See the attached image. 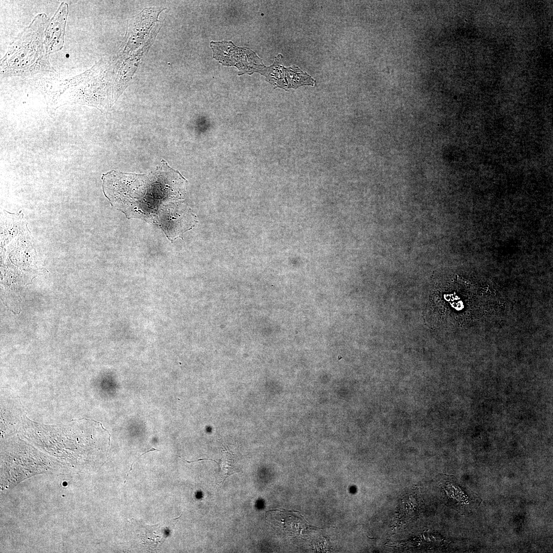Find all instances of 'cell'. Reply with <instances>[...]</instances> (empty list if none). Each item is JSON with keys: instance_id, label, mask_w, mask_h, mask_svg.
Masks as SVG:
<instances>
[{"instance_id": "obj_5", "label": "cell", "mask_w": 553, "mask_h": 553, "mask_svg": "<svg viewBox=\"0 0 553 553\" xmlns=\"http://www.w3.org/2000/svg\"><path fill=\"white\" fill-rule=\"evenodd\" d=\"M218 464L219 469L216 473V481L217 487L220 488L226 479L229 476L238 473L234 458L232 454L229 452H224L222 453V459Z\"/></svg>"}, {"instance_id": "obj_4", "label": "cell", "mask_w": 553, "mask_h": 553, "mask_svg": "<svg viewBox=\"0 0 553 553\" xmlns=\"http://www.w3.org/2000/svg\"><path fill=\"white\" fill-rule=\"evenodd\" d=\"M68 5L62 2L49 22L45 32L44 46L49 54L60 51L63 47Z\"/></svg>"}, {"instance_id": "obj_2", "label": "cell", "mask_w": 553, "mask_h": 553, "mask_svg": "<svg viewBox=\"0 0 553 553\" xmlns=\"http://www.w3.org/2000/svg\"><path fill=\"white\" fill-rule=\"evenodd\" d=\"M49 22L45 13L38 14L11 42L1 61L2 77L20 76L32 80L58 75L44 46L45 32Z\"/></svg>"}, {"instance_id": "obj_6", "label": "cell", "mask_w": 553, "mask_h": 553, "mask_svg": "<svg viewBox=\"0 0 553 553\" xmlns=\"http://www.w3.org/2000/svg\"><path fill=\"white\" fill-rule=\"evenodd\" d=\"M285 70L288 88L296 89L303 86H314L315 84L314 79L298 67H288Z\"/></svg>"}, {"instance_id": "obj_1", "label": "cell", "mask_w": 553, "mask_h": 553, "mask_svg": "<svg viewBox=\"0 0 553 553\" xmlns=\"http://www.w3.org/2000/svg\"><path fill=\"white\" fill-rule=\"evenodd\" d=\"M101 179L103 193L113 207L128 219L157 225L171 241L197 222L190 209L179 201L187 181L164 160L148 174L112 170L103 174Z\"/></svg>"}, {"instance_id": "obj_3", "label": "cell", "mask_w": 553, "mask_h": 553, "mask_svg": "<svg viewBox=\"0 0 553 553\" xmlns=\"http://www.w3.org/2000/svg\"><path fill=\"white\" fill-rule=\"evenodd\" d=\"M105 69V65L100 63L74 77L51 80L48 92L50 99L56 102L53 112L70 104L93 106L102 112L110 109L117 99L113 86L103 79Z\"/></svg>"}, {"instance_id": "obj_7", "label": "cell", "mask_w": 553, "mask_h": 553, "mask_svg": "<svg viewBox=\"0 0 553 553\" xmlns=\"http://www.w3.org/2000/svg\"><path fill=\"white\" fill-rule=\"evenodd\" d=\"M281 55H279L278 58H276L274 64L266 69L262 74L266 76L267 80H269V82L285 89L288 88V86L285 80V68L281 65Z\"/></svg>"}]
</instances>
